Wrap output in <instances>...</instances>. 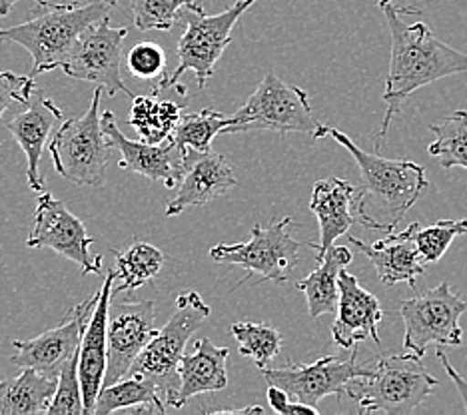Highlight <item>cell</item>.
Instances as JSON below:
<instances>
[{
  "label": "cell",
  "mask_w": 467,
  "mask_h": 415,
  "mask_svg": "<svg viewBox=\"0 0 467 415\" xmlns=\"http://www.w3.org/2000/svg\"><path fill=\"white\" fill-rule=\"evenodd\" d=\"M129 36V28L110 25V16L92 25L80 35L72 47L65 62L60 64L62 72L74 80L94 82L102 87L109 96L124 92L134 96L122 80V42Z\"/></svg>",
  "instance_id": "cell-12"
},
{
  "label": "cell",
  "mask_w": 467,
  "mask_h": 415,
  "mask_svg": "<svg viewBox=\"0 0 467 415\" xmlns=\"http://www.w3.org/2000/svg\"><path fill=\"white\" fill-rule=\"evenodd\" d=\"M322 124L314 119L310 96L300 87L284 82L278 74L268 72L258 88L242 109L232 114V124L224 134L274 130V132H302L316 136Z\"/></svg>",
  "instance_id": "cell-9"
},
{
  "label": "cell",
  "mask_w": 467,
  "mask_h": 415,
  "mask_svg": "<svg viewBox=\"0 0 467 415\" xmlns=\"http://www.w3.org/2000/svg\"><path fill=\"white\" fill-rule=\"evenodd\" d=\"M196 0H130L129 6L138 30L168 32L178 23L180 8Z\"/></svg>",
  "instance_id": "cell-34"
},
{
  "label": "cell",
  "mask_w": 467,
  "mask_h": 415,
  "mask_svg": "<svg viewBox=\"0 0 467 415\" xmlns=\"http://www.w3.org/2000/svg\"><path fill=\"white\" fill-rule=\"evenodd\" d=\"M467 310V304L451 290L448 282L438 287L408 297L400 306V317L403 319V349L413 358L426 356L430 344L438 346H462L463 329L460 317Z\"/></svg>",
  "instance_id": "cell-10"
},
{
  "label": "cell",
  "mask_w": 467,
  "mask_h": 415,
  "mask_svg": "<svg viewBox=\"0 0 467 415\" xmlns=\"http://www.w3.org/2000/svg\"><path fill=\"white\" fill-rule=\"evenodd\" d=\"M268 403H270V408L280 415H298V413L320 415V410H317V408L292 399L288 393H285L280 388H275V386L268 388Z\"/></svg>",
  "instance_id": "cell-37"
},
{
  "label": "cell",
  "mask_w": 467,
  "mask_h": 415,
  "mask_svg": "<svg viewBox=\"0 0 467 415\" xmlns=\"http://www.w3.org/2000/svg\"><path fill=\"white\" fill-rule=\"evenodd\" d=\"M467 233V220H440L431 226H418L413 230V242L426 264H435L443 258L451 242Z\"/></svg>",
  "instance_id": "cell-32"
},
{
  "label": "cell",
  "mask_w": 467,
  "mask_h": 415,
  "mask_svg": "<svg viewBox=\"0 0 467 415\" xmlns=\"http://www.w3.org/2000/svg\"><path fill=\"white\" fill-rule=\"evenodd\" d=\"M262 376L270 386L284 389L296 401L317 408L324 398H346L348 383L356 378H369L374 366L359 364L358 346L352 348L348 359L337 356H324L314 364H285L280 368H262Z\"/></svg>",
  "instance_id": "cell-11"
},
{
  "label": "cell",
  "mask_w": 467,
  "mask_h": 415,
  "mask_svg": "<svg viewBox=\"0 0 467 415\" xmlns=\"http://www.w3.org/2000/svg\"><path fill=\"white\" fill-rule=\"evenodd\" d=\"M438 359L441 361V366H443V369H445V374L450 376V379L455 383V388H458L460 396H462V399H463V408H465V411H467V379L460 374L458 369H455V368L451 366V361L448 359V356L443 354L441 346L438 348Z\"/></svg>",
  "instance_id": "cell-38"
},
{
  "label": "cell",
  "mask_w": 467,
  "mask_h": 415,
  "mask_svg": "<svg viewBox=\"0 0 467 415\" xmlns=\"http://www.w3.org/2000/svg\"><path fill=\"white\" fill-rule=\"evenodd\" d=\"M438 386L440 381L426 369L421 358L403 351L401 356H381L374 374L349 381L346 398L358 403L359 413L410 415Z\"/></svg>",
  "instance_id": "cell-5"
},
{
  "label": "cell",
  "mask_w": 467,
  "mask_h": 415,
  "mask_svg": "<svg viewBox=\"0 0 467 415\" xmlns=\"http://www.w3.org/2000/svg\"><path fill=\"white\" fill-rule=\"evenodd\" d=\"M330 136L339 146L354 156L356 164L362 174V192L366 206L371 202L379 216L381 223L394 232L400 220L408 214L413 204L430 188L423 166L411 162V160H388L378 154L366 152L352 138L332 126H320L314 140Z\"/></svg>",
  "instance_id": "cell-3"
},
{
  "label": "cell",
  "mask_w": 467,
  "mask_h": 415,
  "mask_svg": "<svg viewBox=\"0 0 467 415\" xmlns=\"http://www.w3.org/2000/svg\"><path fill=\"white\" fill-rule=\"evenodd\" d=\"M228 348L212 344L208 337L196 339L192 354H184L178 361L176 371L180 386L172 408H184L188 399L200 396V393H214L224 389L228 386Z\"/></svg>",
  "instance_id": "cell-23"
},
{
  "label": "cell",
  "mask_w": 467,
  "mask_h": 415,
  "mask_svg": "<svg viewBox=\"0 0 467 415\" xmlns=\"http://www.w3.org/2000/svg\"><path fill=\"white\" fill-rule=\"evenodd\" d=\"M435 140L428 146V152L440 160L443 170H467V110H455L431 126Z\"/></svg>",
  "instance_id": "cell-30"
},
{
  "label": "cell",
  "mask_w": 467,
  "mask_h": 415,
  "mask_svg": "<svg viewBox=\"0 0 467 415\" xmlns=\"http://www.w3.org/2000/svg\"><path fill=\"white\" fill-rule=\"evenodd\" d=\"M35 90V78L0 70V119L13 104H26Z\"/></svg>",
  "instance_id": "cell-36"
},
{
  "label": "cell",
  "mask_w": 467,
  "mask_h": 415,
  "mask_svg": "<svg viewBox=\"0 0 467 415\" xmlns=\"http://www.w3.org/2000/svg\"><path fill=\"white\" fill-rule=\"evenodd\" d=\"M114 274L116 280L112 285V294L134 292L144 284L152 282L164 268V254L156 246L142 240L132 242L126 250H114Z\"/></svg>",
  "instance_id": "cell-28"
},
{
  "label": "cell",
  "mask_w": 467,
  "mask_h": 415,
  "mask_svg": "<svg viewBox=\"0 0 467 415\" xmlns=\"http://www.w3.org/2000/svg\"><path fill=\"white\" fill-rule=\"evenodd\" d=\"M126 68L140 80H156L166 72V55L156 42H138L126 55Z\"/></svg>",
  "instance_id": "cell-35"
},
{
  "label": "cell",
  "mask_w": 467,
  "mask_h": 415,
  "mask_svg": "<svg viewBox=\"0 0 467 415\" xmlns=\"http://www.w3.org/2000/svg\"><path fill=\"white\" fill-rule=\"evenodd\" d=\"M119 0H65L42 6V15H35L26 23L0 28V40L15 42L26 48L33 57V72L36 78L42 72L60 68L72 47L87 28L110 16Z\"/></svg>",
  "instance_id": "cell-2"
},
{
  "label": "cell",
  "mask_w": 467,
  "mask_h": 415,
  "mask_svg": "<svg viewBox=\"0 0 467 415\" xmlns=\"http://www.w3.org/2000/svg\"><path fill=\"white\" fill-rule=\"evenodd\" d=\"M292 226V216L272 220L270 226L254 223L248 242L218 244L210 250V258L218 264L242 265L248 272L236 287L250 282L254 275L260 282L285 284L290 278V272L300 264L302 248V242L290 233Z\"/></svg>",
  "instance_id": "cell-8"
},
{
  "label": "cell",
  "mask_w": 467,
  "mask_h": 415,
  "mask_svg": "<svg viewBox=\"0 0 467 415\" xmlns=\"http://www.w3.org/2000/svg\"><path fill=\"white\" fill-rule=\"evenodd\" d=\"M100 126L112 150L120 152L119 166L122 170H130V172L154 180V182H162L170 190L178 186L186 168V156L180 154L172 142L148 144L144 140H130L120 132L112 110L100 112Z\"/></svg>",
  "instance_id": "cell-17"
},
{
  "label": "cell",
  "mask_w": 467,
  "mask_h": 415,
  "mask_svg": "<svg viewBox=\"0 0 467 415\" xmlns=\"http://www.w3.org/2000/svg\"><path fill=\"white\" fill-rule=\"evenodd\" d=\"M156 96L158 92L134 94L129 114V124L140 136V140L148 144L166 142L188 106V99L180 104L172 100H158Z\"/></svg>",
  "instance_id": "cell-27"
},
{
  "label": "cell",
  "mask_w": 467,
  "mask_h": 415,
  "mask_svg": "<svg viewBox=\"0 0 467 415\" xmlns=\"http://www.w3.org/2000/svg\"><path fill=\"white\" fill-rule=\"evenodd\" d=\"M354 255L346 246H330L320 258H316L317 268L306 275L304 280L296 284L300 292H304L310 317L316 319L324 314H332L337 307V275L339 270L352 264Z\"/></svg>",
  "instance_id": "cell-24"
},
{
  "label": "cell",
  "mask_w": 467,
  "mask_h": 415,
  "mask_svg": "<svg viewBox=\"0 0 467 415\" xmlns=\"http://www.w3.org/2000/svg\"><path fill=\"white\" fill-rule=\"evenodd\" d=\"M94 238L87 226L67 208L65 202L57 200L48 190L40 192L35 212V228L26 240L28 248H48L80 265L82 274H100L102 255L90 254Z\"/></svg>",
  "instance_id": "cell-13"
},
{
  "label": "cell",
  "mask_w": 467,
  "mask_h": 415,
  "mask_svg": "<svg viewBox=\"0 0 467 415\" xmlns=\"http://www.w3.org/2000/svg\"><path fill=\"white\" fill-rule=\"evenodd\" d=\"M256 0H238L228 10L214 16H208L204 6L196 3L184 5L180 8L178 20L184 25V35L178 40V67L174 72L162 74L158 78V87L154 92L168 90L178 87L180 77L192 70L196 74L198 87L206 88L208 80L216 70V64L224 55V50L232 42V30L238 25L240 16L248 13V8Z\"/></svg>",
  "instance_id": "cell-4"
},
{
  "label": "cell",
  "mask_w": 467,
  "mask_h": 415,
  "mask_svg": "<svg viewBox=\"0 0 467 415\" xmlns=\"http://www.w3.org/2000/svg\"><path fill=\"white\" fill-rule=\"evenodd\" d=\"M97 302L99 292L74 306L58 326L47 329L36 337L15 339V354L10 356V361L18 368L36 369L38 374L57 379L65 361L78 349L82 332Z\"/></svg>",
  "instance_id": "cell-16"
},
{
  "label": "cell",
  "mask_w": 467,
  "mask_h": 415,
  "mask_svg": "<svg viewBox=\"0 0 467 415\" xmlns=\"http://www.w3.org/2000/svg\"><path fill=\"white\" fill-rule=\"evenodd\" d=\"M337 317L332 326L334 344L342 349H352L364 339H374L381 348L378 326L384 319V310L378 297L362 287L354 274L339 270L337 275Z\"/></svg>",
  "instance_id": "cell-18"
},
{
  "label": "cell",
  "mask_w": 467,
  "mask_h": 415,
  "mask_svg": "<svg viewBox=\"0 0 467 415\" xmlns=\"http://www.w3.org/2000/svg\"><path fill=\"white\" fill-rule=\"evenodd\" d=\"M230 334L236 337L240 354L252 358L260 369L270 366V361L282 349V334L266 324L236 322L232 324Z\"/></svg>",
  "instance_id": "cell-31"
},
{
  "label": "cell",
  "mask_w": 467,
  "mask_h": 415,
  "mask_svg": "<svg viewBox=\"0 0 467 415\" xmlns=\"http://www.w3.org/2000/svg\"><path fill=\"white\" fill-rule=\"evenodd\" d=\"M216 413H222V415H232V413H264V408L260 406H252V408H238V410H222V411H216Z\"/></svg>",
  "instance_id": "cell-40"
},
{
  "label": "cell",
  "mask_w": 467,
  "mask_h": 415,
  "mask_svg": "<svg viewBox=\"0 0 467 415\" xmlns=\"http://www.w3.org/2000/svg\"><path fill=\"white\" fill-rule=\"evenodd\" d=\"M416 226L418 222H411L403 232H388V238L374 244H366L364 240L348 233V242L374 264L378 278L384 285L394 287L398 284H408L410 287H416L418 280L426 275L428 268V264L423 262L416 248V242H413Z\"/></svg>",
  "instance_id": "cell-21"
},
{
  "label": "cell",
  "mask_w": 467,
  "mask_h": 415,
  "mask_svg": "<svg viewBox=\"0 0 467 415\" xmlns=\"http://www.w3.org/2000/svg\"><path fill=\"white\" fill-rule=\"evenodd\" d=\"M116 280L114 270L106 274L99 290V302L84 327L78 346V379L82 389L84 415H92L94 403L104 383L106 374V322L112 300V285Z\"/></svg>",
  "instance_id": "cell-22"
},
{
  "label": "cell",
  "mask_w": 467,
  "mask_h": 415,
  "mask_svg": "<svg viewBox=\"0 0 467 415\" xmlns=\"http://www.w3.org/2000/svg\"><path fill=\"white\" fill-rule=\"evenodd\" d=\"M156 334V310L152 300L120 302L109 307L106 322V374L102 386L129 374L134 359Z\"/></svg>",
  "instance_id": "cell-15"
},
{
  "label": "cell",
  "mask_w": 467,
  "mask_h": 415,
  "mask_svg": "<svg viewBox=\"0 0 467 415\" xmlns=\"http://www.w3.org/2000/svg\"><path fill=\"white\" fill-rule=\"evenodd\" d=\"M230 124L232 116L212 109H202L200 112L180 116L168 140L178 148L182 156L190 152L204 154L212 150V140L218 134H224Z\"/></svg>",
  "instance_id": "cell-29"
},
{
  "label": "cell",
  "mask_w": 467,
  "mask_h": 415,
  "mask_svg": "<svg viewBox=\"0 0 467 415\" xmlns=\"http://www.w3.org/2000/svg\"><path fill=\"white\" fill-rule=\"evenodd\" d=\"M210 306L202 300L198 292L180 294L176 300V310L170 316L162 329H156L150 342H148L129 374L142 376L150 379L158 393H161L166 408L174 406V398L180 386L178 361L186 354V346L200 326L210 317Z\"/></svg>",
  "instance_id": "cell-6"
},
{
  "label": "cell",
  "mask_w": 467,
  "mask_h": 415,
  "mask_svg": "<svg viewBox=\"0 0 467 415\" xmlns=\"http://www.w3.org/2000/svg\"><path fill=\"white\" fill-rule=\"evenodd\" d=\"M84 413L82 389L78 379V349L65 361L57 378V389L47 415H80Z\"/></svg>",
  "instance_id": "cell-33"
},
{
  "label": "cell",
  "mask_w": 467,
  "mask_h": 415,
  "mask_svg": "<svg viewBox=\"0 0 467 415\" xmlns=\"http://www.w3.org/2000/svg\"><path fill=\"white\" fill-rule=\"evenodd\" d=\"M310 210L320 223V242L307 244V248L316 250V258H320L337 238H342L354 226L389 232L386 223L371 218L366 212L362 188H356L342 178L317 180L312 190Z\"/></svg>",
  "instance_id": "cell-14"
},
{
  "label": "cell",
  "mask_w": 467,
  "mask_h": 415,
  "mask_svg": "<svg viewBox=\"0 0 467 415\" xmlns=\"http://www.w3.org/2000/svg\"><path fill=\"white\" fill-rule=\"evenodd\" d=\"M57 389V379L20 368V374L0 381V415L47 413Z\"/></svg>",
  "instance_id": "cell-25"
},
{
  "label": "cell",
  "mask_w": 467,
  "mask_h": 415,
  "mask_svg": "<svg viewBox=\"0 0 467 415\" xmlns=\"http://www.w3.org/2000/svg\"><path fill=\"white\" fill-rule=\"evenodd\" d=\"M378 6L386 16L391 35V58L384 92L388 109L379 126V138H386L391 120L410 96L435 80L467 72V55L441 42L421 18L411 25L406 23L403 5L379 0Z\"/></svg>",
  "instance_id": "cell-1"
},
{
  "label": "cell",
  "mask_w": 467,
  "mask_h": 415,
  "mask_svg": "<svg viewBox=\"0 0 467 415\" xmlns=\"http://www.w3.org/2000/svg\"><path fill=\"white\" fill-rule=\"evenodd\" d=\"M176 188V196L166 206V216H178L188 208H200L226 196L232 188H236V174L222 154L212 150L204 154L190 152L186 154L184 174Z\"/></svg>",
  "instance_id": "cell-20"
},
{
  "label": "cell",
  "mask_w": 467,
  "mask_h": 415,
  "mask_svg": "<svg viewBox=\"0 0 467 415\" xmlns=\"http://www.w3.org/2000/svg\"><path fill=\"white\" fill-rule=\"evenodd\" d=\"M25 106H28V109L16 114L15 119H10L6 128L26 156L28 188L40 194V192L47 190L45 180L40 176V160L45 154L47 140L55 130V126L65 120V114L36 87Z\"/></svg>",
  "instance_id": "cell-19"
},
{
  "label": "cell",
  "mask_w": 467,
  "mask_h": 415,
  "mask_svg": "<svg viewBox=\"0 0 467 415\" xmlns=\"http://www.w3.org/2000/svg\"><path fill=\"white\" fill-rule=\"evenodd\" d=\"M16 3H20V0H0V20H3L5 16H8V13H10V10H13V6H15ZM35 3H36L40 8L52 5L50 0H35Z\"/></svg>",
  "instance_id": "cell-39"
},
{
  "label": "cell",
  "mask_w": 467,
  "mask_h": 415,
  "mask_svg": "<svg viewBox=\"0 0 467 415\" xmlns=\"http://www.w3.org/2000/svg\"><path fill=\"white\" fill-rule=\"evenodd\" d=\"M120 410H132L136 413H164L168 408L150 379L126 374L110 386L100 388L92 415H109Z\"/></svg>",
  "instance_id": "cell-26"
},
{
  "label": "cell",
  "mask_w": 467,
  "mask_h": 415,
  "mask_svg": "<svg viewBox=\"0 0 467 415\" xmlns=\"http://www.w3.org/2000/svg\"><path fill=\"white\" fill-rule=\"evenodd\" d=\"M102 87H97L87 114L80 119L62 120L50 140V156L57 172L78 186L100 188L106 184L112 146L100 126Z\"/></svg>",
  "instance_id": "cell-7"
}]
</instances>
